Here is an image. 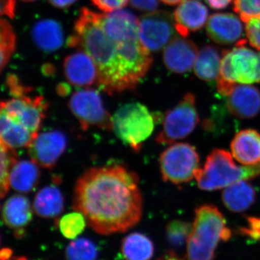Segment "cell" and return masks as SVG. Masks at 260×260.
<instances>
[{"label":"cell","mask_w":260,"mask_h":260,"mask_svg":"<svg viewBox=\"0 0 260 260\" xmlns=\"http://www.w3.org/2000/svg\"><path fill=\"white\" fill-rule=\"evenodd\" d=\"M73 205L98 234L125 232L143 215L139 178L121 165L91 168L77 180Z\"/></svg>","instance_id":"obj_1"},{"label":"cell","mask_w":260,"mask_h":260,"mask_svg":"<svg viewBox=\"0 0 260 260\" xmlns=\"http://www.w3.org/2000/svg\"><path fill=\"white\" fill-rule=\"evenodd\" d=\"M68 45L92 58L98 70L97 84L103 91L113 95L133 90L117 45L103 28L99 13L82 8Z\"/></svg>","instance_id":"obj_2"},{"label":"cell","mask_w":260,"mask_h":260,"mask_svg":"<svg viewBox=\"0 0 260 260\" xmlns=\"http://www.w3.org/2000/svg\"><path fill=\"white\" fill-rule=\"evenodd\" d=\"M232 237L223 213L215 205H200L195 210L194 222L187 241L188 260H214L220 241Z\"/></svg>","instance_id":"obj_3"},{"label":"cell","mask_w":260,"mask_h":260,"mask_svg":"<svg viewBox=\"0 0 260 260\" xmlns=\"http://www.w3.org/2000/svg\"><path fill=\"white\" fill-rule=\"evenodd\" d=\"M259 176L260 162L238 166L232 154L223 149H215L207 157L204 167L199 169L195 179L202 190L216 191Z\"/></svg>","instance_id":"obj_4"},{"label":"cell","mask_w":260,"mask_h":260,"mask_svg":"<svg viewBox=\"0 0 260 260\" xmlns=\"http://www.w3.org/2000/svg\"><path fill=\"white\" fill-rule=\"evenodd\" d=\"M246 40H241L237 47L224 50L220 73L217 78L218 93L228 96L237 83H260V52L246 47Z\"/></svg>","instance_id":"obj_5"},{"label":"cell","mask_w":260,"mask_h":260,"mask_svg":"<svg viewBox=\"0 0 260 260\" xmlns=\"http://www.w3.org/2000/svg\"><path fill=\"white\" fill-rule=\"evenodd\" d=\"M155 121L145 105L129 103L118 109L112 116V130L124 144L139 152L153 133Z\"/></svg>","instance_id":"obj_6"},{"label":"cell","mask_w":260,"mask_h":260,"mask_svg":"<svg viewBox=\"0 0 260 260\" xmlns=\"http://www.w3.org/2000/svg\"><path fill=\"white\" fill-rule=\"evenodd\" d=\"M159 167L164 181L184 184L196 177L200 169V155L189 143H173L160 154Z\"/></svg>","instance_id":"obj_7"},{"label":"cell","mask_w":260,"mask_h":260,"mask_svg":"<svg viewBox=\"0 0 260 260\" xmlns=\"http://www.w3.org/2000/svg\"><path fill=\"white\" fill-rule=\"evenodd\" d=\"M199 121L195 96L186 93L177 106L166 113L162 129L155 140L159 144H173L189 136Z\"/></svg>","instance_id":"obj_8"},{"label":"cell","mask_w":260,"mask_h":260,"mask_svg":"<svg viewBox=\"0 0 260 260\" xmlns=\"http://www.w3.org/2000/svg\"><path fill=\"white\" fill-rule=\"evenodd\" d=\"M70 111L83 130L90 127L112 130V116L109 114L98 90L85 88L73 94L69 102Z\"/></svg>","instance_id":"obj_9"},{"label":"cell","mask_w":260,"mask_h":260,"mask_svg":"<svg viewBox=\"0 0 260 260\" xmlns=\"http://www.w3.org/2000/svg\"><path fill=\"white\" fill-rule=\"evenodd\" d=\"M174 18L167 11H154L141 17L138 24L140 42L149 51H158L177 37Z\"/></svg>","instance_id":"obj_10"},{"label":"cell","mask_w":260,"mask_h":260,"mask_svg":"<svg viewBox=\"0 0 260 260\" xmlns=\"http://www.w3.org/2000/svg\"><path fill=\"white\" fill-rule=\"evenodd\" d=\"M49 104L42 95H28L0 101V109L21 123L32 134L37 135L47 115Z\"/></svg>","instance_id":"obj_11"},{"label":"cell","mask_w":260,"mask_h":260,"mask_svg":"<svg viewBox=\"0 0 260 260\" xmlns=\"http://www.w3.org/2000/svg\"><path fill=\"white\" fill-rule=\"evenodd\" d=\"M68 146L66 135L59 130L37 134L28 147L32 161L44 169H51L61 158Z\"/></svg>","instance_id":"obj_12"},{"label":"cell","mask_w":260,"mask_h":260,"mask_svg":"<svg viewBox=\"0 0 260 260\" xmlns=\"http://www.w3.org/2000/svg\"><path fill=\"white\" fill-rule=\"evenodd\" d=\"M198 54V47L192 41L176 37L164 49L162 60L168 70L184 74L192 69Z\"/></svg>","instance_id":"obj_13"},{"label":"cell","mask_w":260,"mask_h":260,"mask_svg":"<svg viewBox=\"0 0 260 260\" xmlns=\"http://www.w3.org/2000/svg\"><path fill=\"white\" fill-rule=\"evenodd\" d=\"M65 78L71 85L79 88L90 87L98 80L96 65L84 51H79L65 58Z\"/></svg>","instance_id":"obj_14"},{"label":"cell","mask_w":260,"mask_h":260,"mask_svg":"<svg viewBox=\"0 0 260 260\" xmlns=\"http://www.w3.org/2000/svg\"><path fill=\"white\" fill-rule=\"evenodd\" d=\"M206 31L210 39L221 45L237 44L244 36L242 22L232 13L212 15L207 23Z\"/></svg>","instance_id":"obj_15"},{"label":"cell","mask_w":260,"mask_h":260,"mask_svg":"<svg viewBox=\"0 0 260 260\" xmlns=\"http://www.w3.org/2000/svg\"><path fill=\"white\" fill-rule=\"evenodd\" d=\"M208 13V8L200 0H184L174 13V25L178 34L185 38L191 32L203 28Z\"/></svg>","instance_id":"obj_16"},{"label":"cell","mask_w":260,"mask_h":260,"mask_svg":"<svg viewBox=\"0 0 260 260\" xmlns=\"http://www.w3.org/2000/svg\"><path fill=\"white\" fill-rule=\"evenodd\" d=\"M227 97L228 109L238 118L251 119L260 112V90L256 87L236 85Z\"/></svg>","instance_id":"obj_17"},{"label":"cell","mask_w":260,"mask_h":260,"mask_svg":"<svg viewBox=\"0 0 260 260\" xmlns=\"http://www.w3.org/2000/svg\"><path fill=\"white\" fill-rule=\"evenodd\" d=\"M100 20L103 28L114 42L139 37V20L129 10H119L109 14H100Z\"/></svg>","instance_id":"obj_18"},{"label":"cell","mask_w":260,"mask_h":260,"mask_svg":"<svg viewBox=\"0 0 260 260\" xmlns=\"http://www.w3.org/2000/svg\"><path fill=\"white\" fill-rule=\"evenodd\" d=\"M233 157L244 166L260 162V133L255 129L239 131L231 143Z\"/></svg>","instance_id":"obj_19"},{"label":"cell","mask_w":260,"mask_h":260,"mask_svg":"<svg viewBox=\"0 0 260 260\" xmlns=\"http://www.w3.org/2000/svg\"><path fill=\"white\" fill-rule=\"evenodd\" d=\"M6 225L15 231L16 237H23L24 229L32 219L30 200L23 195H14L7 200L3 210Z\"/></svg>","instance_id":"obj_20"},{"label":"cell","mask_w":260,"mask_h":260,"mask_svg":"<svg viewBox=\"0 0 260 260\" xmlns=\"http://www.w3.org/2000/svg\"><path fill=\"white\" fill-rule=\"evenodd\" d=\"M37 135L32 134L21 123L0 109V143L7 148L15 149L28 147Z\"/></svg>","instance_id":"obj_21"},{"label":"cell","mask_w":260,"mask_h":260,"mask_svg":"<svg viewBox=\"0 0 260 260\" xmlns=\"http://www.w3.org/2000/svg\"><path fill=\"white\" fill-rule=\"evenodd\" d=\"M32 37L41 50L54 52L64 44V32L61 24L51 19L37 22L32 30Z\"/></svg>","instance_id":"obj_22"},{"label":"cell","mask_w":260,"mask_h":260,"mask_svg":"<svg viewBox=\"0 0 260 260\" xmlns=\"http://www.w3.org/2000/svg\"><path fill=\"white\" fill-rule=\"evenodd\" d=\"M39 167L32 160H17L10 172V184L13 189L21 193L34 191L40 181Z\"/></svg>","instance_id":"obj_23"},{"label":"cell","mask_w":260,"mask_h":260,"mask_svg":"<svg viewBox=\"0 0 260 260\" xmlns=\"http://www.w3.org/2000/svg\"><path fill=\"white\" fill-rule=\"evenodd\" d=\"M256 191L246 181H240L227 186L222 192V201L233 213H242L254 204Z\"/></svg>","instance_id":"obj_24"},{"label":"cell","mask_w":260,"mask_h":260,"mask_svg":"<svg viewBox=\"0 0 260 260\" xmlns=\"http://www.w3.org/2000/svg\"><path fill=\"white\" fill-rule=\"evenodd\" d=\"M34 211L43 218H54L60 215L64 208V198L55 185L44 186L34 198Z\"/></svg>","instance_id":"obj_25"},{"label":"cell","mask_w":260,"mask_h":260,"mask_svg":"<svg viewBox=\"0 0 260 260\" xmlns=\"http://www.w3.org/2000/svg\"><path fill=\"white\" fill-rule=\"evenodd\" d=\"M220 52L217 48L210 45L202 47L194 63L195 75L205 82L217 80L220 73Z\"/></svg>","instance_id":"obj_26"},{"label":"cell","mask_w":260,"mask_h":260,"mask_svg":"<svg viewBox=\"0 0 260 260\" xmlns=\"http://www.w3.org/2000/svg\"><path fill=\"white\" fill-rule=\"evenodd\" d=\"M154 250L151 239L141 233H131L121 242V254L125 260H150Z\"/></svg>","instance_id":"obj_27"},{"label":"cell","mask_w":260,"mask_h":260,"mask_svg":"<svg viewBox=\"0 0 260 260\" xmlns=\"http://www.w3.org/2000/svg\"><path fill=\"white\" fill-rule=\"evenodd\" d=\"M99 248L87 238H79L72 241L65 249L67 260H97Z\"/></svg>","instance_id":"obj_28"},{"label":"cell","mask_w":260,"mask_h":260,"mask_svg":"<svg viewBox=\"0 0 260 260\" xmlns=\"http://www.w3.org/2000/svg\"><path fill=\"white\" fill-rule=\"evenodd\" d=\"M16 47V35L13 27L4 19H0V73L3 72Z\"/></svg>","instance_id":"obj_29"},{"label":"cell","mask_w":260,"mask_h":260,"mask_svg":"<svg viewBox=\"0 0 260 260\" xmlns=\"http://www.w3.org/2000/svg\"><path fill=\"white\" fill-rule=\"evenodd\" d=\"M86 219L80 213L75 211L66 214L58 219L57 225L63 237L74 240L85 230L87 225Z\"/></svg>","instance_id":"obj_30"},{"label":"cell","mask_w":260,"mask_h":260,"mask_svg":"<svg viewBox=\"0 0 260 260\" xmlns=\"http://www.w3.org/2000/svg\"><path fill=\"white\" fill-rule=\"evenodd\" d=\"M14 150L7 148L0 143V198H3L9 191L10 172L17 161Z\"/></svg>","instance_id":"obj_31"},{"label":"cell","mask_w":260,"mask_h":260,"mask_svg":"<svg viewBox=\"0 0 260 260\" xmlns=\"http://www.w3.org/2000/svg\"><path fill=\"white\" fill-rule=\"evenodd\" d=\"M191 229L190 223L180 220H172L167 227L168 242L175 247L182 246L187 241Z\"/></svg>","instance_id":"obj_32"},{"label":"cell","mask_w":260,"mask_h":260,"mask_svg":"<svg viewBox=\"0 0 260 260\" xmlns=\"http://www.w3.org/2000/svg\"><path fill=\"white\" fill-rule=\"evenodd\" d=\"M234 10L246 23L260 16V0H234Z\"/></svg>","instance_id":"obj_33"},{"label":"cell","mask_w":260,"mask_h":260,"mask_svg":"<svg viewBox=\"0 0 260 260\" xmlns=\"http://www.w3.org/2000/svg\"><path fill=\"white\" fill-rule=\"evenodd\" d=\"M245 30L250 45L260 50V16L246 22Z\"/></svg>","instance_id":"obj_34"},{"label":"cell","mask_w":260,"mask_h":260,"mask_svg":"<svg viewBox=\"0 0 260 260\" xmlns=\"http://www.w3.org/2000/svg\"><path fill=\"white\" fill-rule=\"evenodd\" d=\"M6 85L9 88L10 95L13 98H18L27 95L32 91L31 87L24 85L18 77L15 75L10 74L7 78Z\"/></svg>","instance_id":"obj_35"},{"label":"cell","mask_w":260,"mask_h":260,"mask_svg":"<svg viewBox=\"0 0 260 260\" xmlns=\"http://www.w3.org/2000/svg\"><path fill=\"white\" fill-rule=\"evenodd\" d=\"M239 232L242 235L260 242V217H248L247 225L241 228Z\"/></svg>","instance_id":"obj_36"},{"label":"cell","mask_w":260,"mask_h":260,"mask_svg":"<svg viewBox=\"0 0 260 260\" xmlns=\"http://www.w3.org/2000/svg\"><path fill=\"white\" fill-rule=\"evenodd\" d=\"M92 3L99 10L106 13H113L122 9L128 4L129 0H91Z\"/></svg>","instance_id":"obj_37"},{"label":"cell","mask_w":260,"mask_h":260,"mask_svg":"<svg viewBox=\"0 0 260 260\" xmlns=\"http://www.w3.org/2000/svg\"><path fill=\"white\" fill-rule=\"evenodd\" d=\"M132 6L140 11L151 13L158 7V0H130Z\"/></svg>","instance_id":"obj_38"},{"label":"cell","mask_w":260,"mask_h":260,"mask_svg":"<svg viewBox=\"0 0 260 260\" xmlns=\"http://www.w3.org/2000/svg\"><path fill=\"white\" fill-rule=\"evenodd\" d=\"M15 5V0H0V16H8L10 18H14Z\"/></svg>","instance_id":"obj_39"},{"label":"cell","mask_w":260,"mask_h":260,"mask_svg":"<svg viewBox=\"0 0 260 260\" xmlns=\"http://www.w3.org/2000/svg\"><path fill=\"white\" fill-rule=\"evenodd\" d=\"M210 8L215 10H222L226 8L232 3V0H205Z\"/></svg>","instance_id":"obj_40"},{"label":"cell","mask_w":260,"mask_h":260,"mask_svg":"<svg viewBox=\"0 0 260 260\" xmlns=\"http://www.w3.org/2000/svg\"><path fill=\"white\" fill-rule=\"evenodd\" d=\"M76 1L77 0H48V2L52 6L57 8H61V9L69 8V7L74 4Z\"/></svg>","instance_id":"obj_41"},{"label":"cell","mask_w":260,"mask_h":260,"mask_svg":"<svg viewBox=\"0 0 260 260\" xmlns=\"http://www.w3.org/2000/svg\"><path fill=\"white\" fill-rule=\"evenodd\" d=\"M70 89L67 84L61 83L60 85H58L57 93L61 96H66L70 93Z\"/></svg>","instance_id":"obj_42"},{"label":"cell","mask_w":260,"mask_h":260,"mask_svg":"<svg viewBox=\"0 0 260 260\" xmlns=\"http://www.w3.org/2000/svg\"><path fill=\"white\" fill-rule=\"evenodd\" d=\"M157 260H185L184 259H181V258L179 257L177 255V254H174V252H168L167 254H164L162 256H160L158 259Z\"/></svg>","instance_id":"obj_43"},{"label":"cell","mask_w":260,"mask_h":260,"mask_svg":"<svg viewBox=\"0 0 260 260\" xmlns=\"http://www.w3.org/2000/svg\"><path fill=\"white\" fill-rule=\"evenodd\" d=\"M12 251L10 249H3V251H0V259L1 260H8L10 259L11 256Z\"/></svg>","instance_id":"obj_44"},{"label":"cell","mask_w":260,"mask_h":260,"mask_svg":"<svg viewBox=\"0 0 260 260\" xmlns=\"http://www.w3.org/2000/svg\"><path fill=\"white\" fill-rule=\"evenodd\" d=\"M164 4L168 5H176L181 3L183 0H161Z\"/></svg>","instance_id":"obj_45"},{"label":"cell","mask_w":260,"mask_h":260,"mask_svg":"<svg viewBox=\"0 0 260 260\" xmlns=\"http://www.w3.org/2000/svg\"><path fill=\"white\" fill-rule=\"evenodd\" d=\"M10 260H29L25 256H20V257H13Z\"/></svg>","instance_id":"obj_46"},{"label":"cell","mask_w":260,"mask_h":260,"mask_svg":"<svg viewBox=\"0 0 260 260\" xmlns=\"http://www.w3.org/2000/svg\"><path fill=\"white\" fill-rule=\"evenodd\" d=\"M21 1H23V2H34V1H36V0H21Z\"/></svg>","instance_id":"obj_47"}]
</instances>
